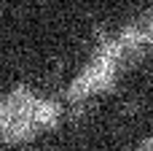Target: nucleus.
I'll list each match as a JSON object with an SVG mask.
<instances>
[{
  "label": "nucleus",
  "instance_id": "nucleus-1",
  "mask_svg": "<svg viewBox=\"0 0 153 151\" xmlns=\"http://www.w3.org/2000/svg\"><path fill=\"white\" fill-rule=\"evenodd\" d=\"M140 151H153V140H145V143H143V149Z\"/></svg>",
  "mask_w": 153,
  "mask_h": 151
}]
</instances>
